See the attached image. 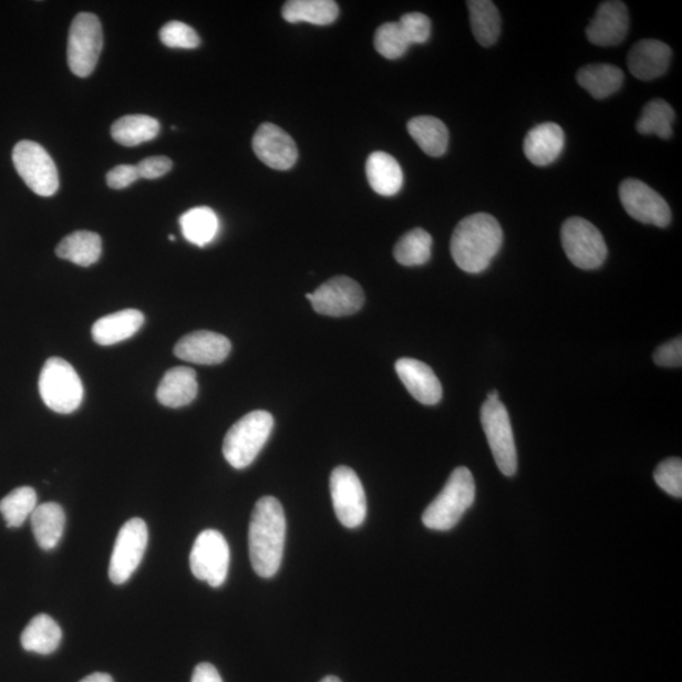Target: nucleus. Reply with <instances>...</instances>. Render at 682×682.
<instances>
[{
  "instance_id": "f257e3e1",
  "label": "nucleus",
  "mask_w": 682,
  "mask_h": 682,
  "mask_svg": "<svg viewBox=\"0 0 682 682\" xmlns=\"http://www.w3.org/2000/svg\"><path fill=\"white\" fill-rule=\"evenodd\" d=\"M286 540V517L275 497L260 498L249 524V558L260 578H272L280 570Z\"/></svg>"
},
{
  "instance_id": "f03ea898",
  "label": "nucleus",
  "mask_w": 682,
  "mask_h": 682,
  "mask_svg": "<svg viewBox=\"0 0 682 682\" xmlns=\"http://www.w3.org/2000/svg\"><path fill=\"white\" fill-rule=\"evenodd\" d=\"M504 245V230L489 214H473L457 224L451 244L457 267L468 273L486 271Z\"/></svg>"
},
{
  "instance_id": "7ed1b4c3",
  "label": "nucleus",
  "mask_w": 682,
  "mask_h": 682,
  "mask_svg": "<svg viewBox=\"0 0 682 682\" xmlns=\"http://www.w3.org/2000/svg\"><path fill=\"white\" fill-rule=\"evenodd\" d=\"M475 500L473 474L465 466L456 468L440 495L431 502L423 515L424 525L434 531L454 528Z\"/></svg>"
},
{
  "instance_id": "20e7f679",
  "label": "nucleus",
  "mask_w": 682,
  "mask_h": 682,
  "mask_svg": "<svg viewBox=\"0 0 682 682\" xmlns=\"http://www.w3.org/2000/svg\"><path fill=\"white\" fill-rule=\"evenodd\" d=\"M275 420L269 412L257 410L241 417L224 438L223 454L235 469H245L256 461L272 434Z\"/></svg>"
},
{
  "instance_id": "39448f33",
  "label": "nucleus",
  "mask_w": 682,
  "mask_h": 682,
  "mask_svg": "<svg viewBox=\"0 0 682 682\" xmlns=\"http://www.w3.org/2000/svg\"><path fill=\"white\" fill-rule=\"evenodd\" d=\"M39 390L44 405L58 414H71L84 400V385L74 366L56 356L44 363Z\"/></svg>"
},
{
  "instance_id": "423d86ee",
  "label": "nucleus",
  "mask_w": 682,
  "mask_h": 682,
  "mask_svg": "<svg viewBox=\"0 0 682 682\" xmlns=\"http://www.w3.org/2000/svg\"><path fill=\"white\" fill-rule=\"evenodd\" d=\"M103 49V29L93 13H80L71 23L68 41L70 70L79 78L93 74Z\"/></svg>"
},
{
  "instance_id": "0eeeda50",
  "label": "nucleus",
  "mask_w": 682,
  "mask_h": 682,
  "mask_svg": "<svg viewBox=\"0 0 682 682\" xmlns=\"http://www.w3.org/2000/svg\"><path fill=\"white\" fill-rule=\"evenodd\" d=\"M480 421L498 469L512 477L517 472V448L506 406L499 400H487L480 410Z\"/></svg>"
},
{
  "instance_id": "6e6552de",
  "label": "nucleus",
  "mask_w": 682,
  "mask_h": 682,
  "mask_svg": "<svg viewBox=\"0 0 682 682\" xmlns=\"http://www.w3.org/2000/svg\"><path fill=\"white\" fill-rule=\"evenodd\" d=\"M561 244L570 262L580 269H597L606 262L608 248L597 227L574 217L562 224Z\"/></svg>"
},
{
  "instance_id": "1a4fd4ad",
  "label": "nucleus",
  "mask_w": 682,
  "mask_h": 682,
  "mask_svg": "<svg viewBox=\"0 0 682 682\" xmlns=\"http://www.w3.org/2000/svg\"><path fill=\"white\" fill-rule=\"evenodd\" d=\"M13 164L27 186L43 197L59 190V173L55 163L39 143L21 141L13 148Z\"/></svg>"
},
{
  "instance_id": "9d476101",
  "label": "nucleus",
  "mask_w": 682,
  "mask_h": 682,
  "mask_svg": "<svg viewBox=\"0 0 682 682\" xmlns=\"http://www.w3.org/2000/svg\"><path fill=\"white\" fill-rule=\"evenodd\" d=\"M230 564L229 545L219 531L206 529L197 536L190 554V568L196 579L219 588L226 582Z\"/></svg>"
},
{
  "instance_id": "9b49d317",
  "label": "nucleus",
  "mask_w": 682,
  "mask_h": 682,
  "mask_svg": "<svg viewBox=\"0 0 682 682\" xmlns=\"http://www.w3.org/2000/svg\"><path fill=\"white\" fill-rule=\"evenodd\" d=\"M148 528L145 520L132 518L116 536L110 562V578L113 585L122 586L136 571L147 550Z\"/></svg>"
},
{
  "instance_id": "f8f14e48",
  "label": "nucleus",
  "mask_w": 682,
  "mask_h": 682,
  "mask_svg": "<svg viewBox=\"0 0 682 682\" xmlns=\"http://www.w3.org/2000/svg\"><path fill=\"white\" fill-rule=\"evenodd\" d=\"M307 299L320 316L343 318L361 310L365 298L361 285L352 278L338 276L322 283L312 293H307Z\"/></svg>"
},
{
  "instance_id": "ddd939ff",
  "label": "nucleus",
  "mask_w": 682,
  "mask_h": 682,
  "mask_svg": "<svg viewBox=\"0 0 682 682\" xmlns=\"http://www.w3.org/2000/svg\"><path fill=\"white\" fill-rule=\"evenodd\" d=\"M330 493L339 523L356 528L366 516V497L356 473L348 466H338L331 473Z\"/></svg>"
},
{
  "instance_id": "4468645a",
  "label": "nucleus",
  "mask_w": 682,
  "mask_h": 682,
  "mask_svg": "<svg viewBox=\"0 0 682 682\" xmlns=\"http://www.w3.org/2000/svg\"><path fill=\"white\" fill-rule=\"evenodd\" d=\"M619 197L627 214L637 221L659 228H666L671 223L672 215L666 200L640 179H624L619 186Z\"/></svg>"
},
{
  "instance_id": "2eb2a0df",
  "label": "nucleus",
  "mask_w": 682,
  "mask_h": 682,
  "mask_svg": "<svg viewBox=\"0 0 682 682\" xmlns=\"http://www.w3.org/2000/svg\"><path fill=\"white\" fill-rule=\"evenodd\" d=\"M252 146L258 159L273 169H290L298 163V146L290 134L277 127L276 124L259 125Z\"/></svg>"
},
{
  "instance_id": "dca6fc26",
  "label": "nucleus",
  "mask_w": 682,
  "mask_h": 682,
  "mask_svg": "<svg viewBox=\"0 0 682 682\" xmlns=\"http://www.w3.org/2000/svg\"><path fill=\"white\" fill-rule=\"evenodd\" d=\"M230 350L231 344L227 337L199 330L178 340L175 355L185 362L215 365L226 361Z\"/></svg>"
},
{
  "instance_id": "f3484780",
  "label": "nucleus",
  "mask_w": 682,
  "mask_h": 682,
  "mask_svg": "<svg viewBox=\"0 0 682 682\" xmlns=\"http://www.w3.org/2000/svg\"><path fill=\"white\" fill-rule=\"evenodd\" d=\"M630 27V16L623 2H603L587 29L588 40L601 48L621 44Z\"/></svg>"
},
{
  "instance_id": "a211bd4d",
  "label": "nucleus",
  "mask_w": 682,
  "mask_h": 682,
  "mask_svg": "<svg viewBox=\"0 0 682 682\" xmlns=\"http://www.w3.org/2000/svg\"><path fill=\"white\" fill-rule=\"evenodd\" d=\"M396 372L411 396L423 405L433 406L442 401L443 385L434 371L424 362L401 358L396 362Z\"/></svg>"
},
{
  "instance_id": "6ab92c4d",
  "label": "nucleus",
  "mask_w": 682,
  "mask_h": 682,
  "mask_svg": "<svg viewBox=\"0 0 682 682\" xmlns=\"http://www.w3.org/2000/svg\"><path fill=\"white\" fill-rule=\"evenodd\" d=\"M671 59L672 51L669 44L659 40H642L633 44L627 62L634 78L642 82H651L666 73Z\"/></svg>"
},
{
  "instance_id": "aec40b11",
  "label": "nucleus",
  "mask_w": 682,
  "mask_h": 682,
  "mask_svg": "<svg viewBox=\"0 0 682 682\" xmlns=\"http://www.w3.org/2000/svg\"><path fill=\"white\" fill-rule=\"evenodd\" d=\"M565 146V133L560 125L544 123L527 133L524 152L535 166H549L559 158Z\"/></svg>"
},
{
  "instance_id": "412c9836",
  "label": "nucleus",
  "mask_w": 682,
  "mask_h": 682,
  "mask_svg": "<svg viewBox=\"0 0 682 682\" xmlns=\"http://www.w3.org/2000/svg\"><path fill=\"white\" fill-rule=\"evenodd\" d=\"M199 392L197 375L192 368L175 366L165 373L157 389V400L161 405L169 409H179L196 399Z\"/></svg>"
},
{
  "instance_id": "4be33fe9",
  "label": "nucleus",
  "mask_w": 682,
  "mask_h": 682,
  "mask_svg": "<svg viewBox=\"0 0 682 682\" xmlns=\"http://www.w3.org/2000/svg\"><path fill=\"white\" fill-rule=\"evenodd\" d=\"M145 324V316L140 310L127 309L99 319L92 329L96 344L110 347L136 335Z\"/></svg>"
},
{
  "instance_id": "5701e85b",
  "label": "nucleus",
  "mask_w": 682,
  "mask_h": 682,
  "mask_svg": "<svg viewBox=\"0 0 682 682\" xmlns=\"http://www.w3.org/2000/svg\"><path fill=\"white\" fill-rule=\"evenodd\" d=\"M368 183L382 196H394L403 186V170L397 159L385 152L376 151L368 157L365 165Z\"/></svg>"
},
{
  "instance_id": "b1692460",
  "label": "nucleus",
  "mask_w": 682,
  "mask_h": 682,
  "mask_svg": "<svg viewBox=\"0 0 682 682\" xmlns=\"http://www.w3.org/2000/svg\"><path fill=\"white\" fill-rule=\"evenodd\" d=\"M32 531L42 550L50 551L59 545L65 531L64 508L55 502L39 505L31 515Z\"/></svg>"
},
{
  "instance_id": "393cba45",
  "label": "nucleus",
  "mask_w": 682,
  "mask_h": 682,
  "mask_svg": "<svg viewBox=\"0 0 682 682\" xmlns=\"http://www.w3.org/2000/svg\"><path fill=\"white\" fill-rule=\"evenodd\" d=\"M579 85L601 101L613 95L624 83L623 71L614 65L593 64L581 68L577 75Z\"/></svg>"
},
{
  "instance_id": "a878e982",
  "label": "nucleus",
  "mask_w": 682,
  "mask_h": 682,
  "mask_svg": "<svg viewBox=\"0 0 682 682\" xmlns=\"http://www.w3.org/2000/svg\"><path fill=\"white\" fill-rule=\"evenodd\" d=\"M407 131L418 147L431 157L445 155L448 145V131L446 125L435 116L423 115L412 118Z\"/></svg>"
},
{
  "instance_id": "bb28decb",
  "label": "nucleus",
  "mask_w": 682,
  "mask_h": 682,
  "mask_svg": "<svg viewBox=\"0 0 682 682\" xmlns=\"http://www.w3.org/2000/svg\"><path fill=\"white\" fill-rule=\"evenodd\" d=\"M62 631L55 619L39 614L31 619L21 636L22 648L29 652L51 654L59 649Z\"/></svg>"
},
{
  "instance_id": "cd10ccee",
  "label": "nucleus",
  "mask_w": 682,
  "mask_h": 682,
  "mask_svg": "<svg viewBox=\"0 0 682 682\" xmlns=\"http://www.w3.org/2000/svg\"><path fill=\"white\" fill-rule=\"evenodd\" d=\"M102 247V238L96 232L79 230L60 241L56 255L78 266L89 267L101 258Z\"/></svg>"
},
{
  "instance_id": "c85d7f7f",
  "label": "nucleus",
  "mask_w": 682,
  "mask_h": 682,
  "mask_svg": "<svg viewBox=\"0 0 682 682\" xmlns=\"http://www.w3.org/2000/svg\"><path fill=\"white\" fill-rule=\"evenodd\" d=\"M338 16L339 7L333 0H290L282 8L283 20L290 23L328 25L334 23Z\"/></svg>"
},
{
  "instance_id": "c756f323",
  "label": "nucleus",
  "mask_w": 682,
  "mask_h": 682,
  "mask_svg": "<svg viewBox=\"0 0 682 682\" xmlns=\"http://www.w3.org/2000/svg\"><path fill=\"white\" fill-rule=\"evenodd\" d=\"M159 123L149 115H124L112 125V137L125 147H136L155 140L159 133Z\"/></svg>"
},
{
  "instance_id": "7c9ffc66",
  "label": "nucleus",
  "mask_w": 682,
  "mask_h": 682,
  "mask_svg": "<svg viewBox=\"0 0 682 682\" xmlns=\"http://www.w3.org/2000/svg\"><path fill=\"white\" fill-rule=\"evenodd\" d=\"M179 226L185 239L197 247L210 245L219 232L218 215L206 206L186 211L179 218Z\"/></svg>"
},
{
  "instance_id": "2f4dec72",
  "label": "nucleus",
  "mask_w": 682,
  "mask_h": 682,
  "mask_svg": "<svg viewBox=\"0 0 682 682\" xmlns=\"http://www.w3.org/2000/svg\"><path fill=\"white\" fill-rule=\"evenodd\" d=\"M472 31L482 46L490 48L500 34V14L490 0H469L468 3Z\"/></svg>"
},
{
  "instance_id": "473e14b6",
  "label": "nucleus",
  "mask_w": 682,
  "mask_h": 682,
  "mask_svg": "<svg viewBox=\"0 0 682 682\" xmlns=\"http://www.w3.org/2000/svg\"><path fill=\"white\" fill-rule=\"evenodd\" d=\"M433 254V238L424 229L416 228L406 232L394 247L393 256L406 267L423 266Z\"/></svg>"
},
{
  "instance_id": "72a5a7b5",
  "label": "nucleus",
  "mask_w": 682,
  "mask_h": 682,
  "mask_svg": "<svg viewBox=\"0 0 682 682\" xmlns=\"http://www.w3.org/2000/svg\"><path fill=\"white\" fill-rule=\"evenodd\" d=\"M674 121L675 112L671 105L662 99H654L644 105L641 118L637 122V131L643 136L657 134L662 140H669L672 136Z\"/></svg>"
},
{
  "instance_id": "f704fd0d",
  "label": "nucleus",
  "mask_w": 682,
  "mask_h": 682,
  "mask_svg": "<svg viewBox=\"0 0 682 682\" xmlns=\"http://www.w3.org/2000/svg\"><path fill=\"white\" fill-rule=\"evenodd\" d=\"M38 506V493L31 487H20L0 500V514L9 528L21 527Z\"/></svg>"
},
{
  "instance_id": "c9c22d12",
  "label": "nucleus",
  "mask_w": 682,
  "mask_h": 682,
  "mask_svg": "<svg viewBox=\"0 0 682 682\" xmlns=\"http://www.w3.org/2000/svg\"><path fill=\"white\" fill-rule=\"evenodd\" d=\"M410 46L411 43L399 22L384 23L375 32L374 48L385 59H401Z\"/></svg>"
},
{
  "instance_id": "e433bc0d",
  "label": "nucleus",
  "mask_w": 682,
  "mask_h": 682,
  "mask_svg": "<svg viewBox=\"0 0 682 682\" xmlns=\"http://www.w3.org/2000/svg\"><path fill=\"white\" fill-rule=\"evenodd\" d=\"M159 39L169 49L194 50L200 46L199 34L193 27L178 21L166 23L159 31Z\"/></svg>"
},
{
  "instance_id": "4c0bfd02",
  "label": "nucleus",
  "mask_w": 682,
  "mask_h": 682,
  "mask_svg": "<svg viewBox=\"0 0 682 682\" xmlns=\"http://www.w3.org/2000/svg\"><path fill=\"white\" fill-rule=\"evenodd\" d=\"M653 478L668 495L675 498L682 497V462L680 457H670V459L663 461L654 471Z\"/></svg>"
},
{
  "instance_id": "58836bf2",
  "label": "nucleus",
  "mask_w": 682,
  "mask_h": 682,
  "mask_svg": "<svg viewBox=\"0 0 682 682\" xmlns=\"http://www.w3.org/2000/svg\"><path fill=\"white\" fill-rule=\"evenodd\" d=\"M399 23L411 44H421L428 41L431 21L427 16L423 13H407L401 17Z\"/></svg>"
},
{
  "instance_id": "ea45409f",
  "label": "nucleus",
  "mask_w": 682,
  "mask_h": 682,
  "mask_svg": "<svg viewBox=\"0 0 682 682\" xmlns=\"http://www.w3.org/2000/svg\"><path fill=\"white\" fill-rule=\"evenodd\" d=\"M136 167L140 178L156 179L169 173L173 161L165 156H154L141 161Z\"/></svg>"
},
{
  "instance_id": "a19ab883",
  "label": "nucleus",
  "mask_w": 682,
  "mask_h": 682,
  "mask_svg": "<svg viewBox=\"0 0 682 682\" xmlns=\"http://www.w3.org/2000/svg\"><path fill=\"white\" fill-rule=\"evenodd\" d=\"M653 361L660 366L676 368L682 364L681 337L661 345L653 354Z\"/></svg>"
},
{
  "instance_id": "79ce46f5",
  "label": "nucleus",
  "mask_w": 682,
  "mask_h": 682,
  "mask_svg": "<svg viewBox=\"0 0 682 682\" xmlns=\"http://www.w3.org/2000/svg\"><path fill=\"white\" fill-rule=\"evenodd\" d=\"M140 178L136 166L120 165L115 166L106 175V184L114 190H123L132 184L136 183Z\"/></svg>"
},
{
  "instance_id": "37998d69",
  "label": "nucleus",
  "mask_w": 682,
  "mask_h": 682,
  "mask_svg": "<svg viewBox=\"0 0 682 682\" xmlns=\"http://www.w3.org/2000/svg\"><path fill=\"white\" fill-rule=\"evenodd\" d=\"M192 682H223V680L211 663L204 662L195 668Z\"/></svg>"
},
{
  "instance_id": "c03bdc74",
  "label": "nucleus",
  "mask_w": 682,
  "mask_h": 682,
  "mask_svg": "<svg viewBox=\"0 0 682 682\" xmlns=\"http://www.w3.org/2000/svg\"><path fill=\"white\" fill-rule=\"evenodd\" d=\"M80 682H114L111 675L103 674V672H95V674L84 678Z\"/></svg>"
},
{
  "instance_id": "a18cd8bd",
  "label": "nucleus",
  "mask_w": 682,
  "mask_h": 682,
  "mask_svg": "<svg viewBox=\"0 0 682 682\" xmlns=\"http://www.w3.org/2000/svg\"><path fill=\"white\" fill-rule=\"evenodd\" d=\"M488 400H492V401H497V400H499V394H498V392H497V391H492V392L488 394Z\"/></svg>"
},
{
  "instance_id": "49530a36",
  "label": "nucleus",
  "mask_w": 682,
  "mask_h": 682,
  "mask_svg": "<svg viewBox=\"0 0 682 682\" xmlns=\"http://www.w3.org/2000/svg\"><path fill=\"white\" fill-rule=\"evenodd\" d=\"M320 682H341V680H339L337 676H327L326 679H322Z\"/></svg>"
},
{
  "instance_id": "de8ad7c7",
  "label": "nucleus",
  "mask_w": 682,
  "mask_h": 682,
  "mask_svg": "<svg viewBox=\"0 0 682 682\" xmlns=\"http://www.w3.org/2000/svg\"><path fill=\"white\" fill-rule=\"evenodd\" d=\"M169 240H170V241H175V240H176V239H175V236H169Z\"/></svg>"
}]
</instances>
